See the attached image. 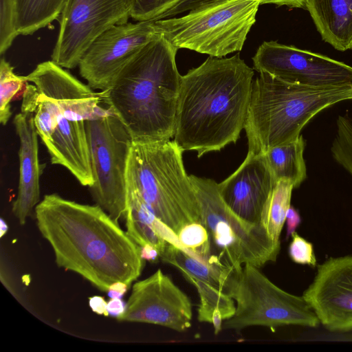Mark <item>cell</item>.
I'll use <instances>...</instances> for the list:
<instances>
[{"instance_id":"6da1fadb","label":"cell","mask_w":352,"mask_h":352,"mask_svg":"<svg viewBox=\"0 0 352 352\" xmlns=\"http://www.w3.org/2000/svg\"><path fill=\"white\" fill-rule=\"evenodd\" d=\"M34 214L59 267L104 292L116 282L130 286L140 276L144 264L140 246L99 206L52 193L40 201Z\"/></svg>"},{"instance_id":"7a4b0ae2","label":"cell","mask_w":352,"mask_h":352,"mask_svg":"<svg viewBox=\"0 0 352 352\" xmlns=\"http://www.w3.org/2000/svg\"><path fill=\"white\" fill-rule=\"evenodd\" d=\"M254 70L239 53L209 56L182 76L174 142L201 157L240 137L250 104Z\"/></svg>"},{"instance_id":"3957f363","label":"cell","mask_w":352,"mask_h":352,"mask_svg":"<svg viewBox=\"0 0 352 352\" xmlns=\"http://www.w3.org/2000/svg\"><path fill=\"white\" fill-rule=\"evenodd\" d=\"M21 112L34 123L52 164L60 165L84 186L94 184L85 121L107 113L104 91H95L63 67L42 62L27 76Z\"/></svg>"},{"instance_id":"277c9868","label":"cell","mask_w":352,"mask_h":352,"mask_svg":"<svg viewBox=\"0 0 352 352\" xmlns=\"http://www.w3.org/2000/svg\"><path fill=\"white\" fill-rule=\"evenodd\" d=\"M178 49L162 34L146 44L104 90L103 102L124 124L133 142L174 137L182 76Z\"/></svg>"},{"instance_id":"5b68a950","label":"cell","mask_w":352,"mask_h":352,"mask_svg":"<svg viewBox=\"0 0 352 352\" xmlns=\"http://www.w3.org/2000/svg\"><path fill=\"white\" fill-rule=\"evenodd\" d=\"M259 74L252 82L244 125L250 153L263 154L295 140L317 113L352 99V84L305 86Z\"/></svg>"},{"instance_id":"8992f818","label":"cell","mask_w":352,"mask_h":352,"mask_svg":"<svg viewBox=\"0 0 352 352\" xmlns=\"http://www.w3.org/2000/svg\"><path fill=\"white\" fill-rule=\"evenodd\" d=\"M183 152L174 140L132 142L126 177V188L135 191L176 235L185 225L200 222L199 204Z\"/></svg>"},{"instance_id":"52a82bcc","label":"cell","mask_w":352,"mask_h":352,"mask_svg":"<svg viewBox=\"0 0 352 352\" xmlns=\"http://www.w3.org/2000/svg\"><path fill=\"white\" fill-rule=\"evenodd\" d=\"M200 208V222L210 238L209 265L221 270H233L245 264L261 268L275 262L280 243L273 241L261 224L248 223L224 203L217 183L190 175Z\"/></svg>"},{"instance_id":"ba28073f","label":"cell","mask_w":352,"mask_h":352,"mask_svg":"<svg viewBox=\"0 0 352 352\" xmlns=\"http://www.w3.org/2000/svg\"><path fill=\"white\" fill-rule=\"evenodd\" d=\"M261 0H206L184 16L156 20L175 47L222 58L242 50Z\"/></svg>"},{"instance_id":"9c48e42d","label":"cell","mask_w":352,"mask_h":352,"mask_svg":"<svg viewBox=\"0 0 352 352\" xmlns=\"http://www.w3.org/2000/svg\"><path fill=\"white\" fill-rule=\"evenodd\" d=\"M221 290L236 302L235 313L223 322L222 329L240 331L252 326L274 329L285 325L309 328L320 325L302 296L282 289L254 265L245 264L227 272Z\"/></svg>"},{"instance_id":"30bf717a","label":"cell","mask_w":352,"mask_h":352,"mask_svg":"<svg viewBox=\"0 0 352 352\" xmlns=\"http://www.w3.org/2000/svg\"><path fill=\"white\" fill-rule=\"evenodd\" d=\"M94 184L89 187L96 204L115 221L127 213L126 169L132 139L109 110L86 120Z\"/></svg>"},{"instance_id":"8fae6325","label":"cell","mask_w":352,"mask_h":352,"mask_svg":"<svg viewBox=\"0 0 352 352\" xmlns=\"http://www.w3.org/2000/svg\"><path fill=\"white\" fill-rule=\"evenodd\" d=\"M133 4L134 0H68L60 16L52 60L66 69L78 66L97 37L128 22Z\"/></svg>"},{"instance_id":"7c38bea8","label":"cell","mask_w":352,"mask_h":352,"mask_svg":"<svg viewBox=\"0 0 352 352\" xmlns=\"http://www.w3.org/2000/svg\"><path fill=\"white\" fill-rule=\"evenodd\" d=\"M162 34L156 20L114 25L97 37L79 64L80 76L93 89L104 91L123 67Z\"/></svg>"},{"instance_id":"4fadbf2b","label":"cell","mask_w":352,"mask_h":352,"mask_svg":"<svg viewBox=\"0 0 352 352\" xmlns=\"http://www.w3.org/2000/svg\"><path fill=\"white\" fill-rule=\"evenodd\" d=\"M254 69L283 81L305 86L352 84V67L328 56L265 41L252 57Z\"/></svg>"},{"instance_id":"5bb4252c","label":"cell","mask_w":352,"mask_h":352,"mask_svg":"<svg viewBox=\"0 0 352 352\" xmlns=\"http://www.w3.org/2000/svg\"><path fill=\"white\" fill-rule=\"evenodd\" d=\"M192 303L161 270L135 282L120 322H144L183 332L191 327Z\"/></svg>"},{"instance_id":"9a60e30c","label":"cell","mask_w":352,"mask_h":352,"mask_svg":"<svg viewBox=\"0 0 352 352\" xmlns=\"http://www.w3.org/2000/svg\"><path fill=\"white\" fill-rule=\"evenodd\" d=\"M303 298L320 324L333 333L352 331V255L330 257L318 265Z\"/></svg>"},{"instance_id":"2e32d148","label":"cell","mask_w":352,"mask_h":352,"mask_svg":"<svg viewBox=\"0 0 352 352\" xmlns=\"http://www.w3.org/2000/svg\"><path fill=\"white\" fill-rule=\"evenodd\" d=\"M276 184L263 154L248 155L240 166L217 184L226 206L242 220L260 224L264 208Z\"/></svg>"},{"instance_id":"e0dca14e","label":"cell","mask_w":352,"mask_h":352,"mask_svg":"<svg viewBox=\"0 0 352 352\" xmlns=\"http://www.w3.org/2000/svg\"><path fill=\"white\" fill-rule=\"evenodd\" d=\"M19 140V179L18 193L12 204V212L23 226L40 202V177L45 168L38 158V135L33 114L20 112L13 119Z\"/></svg>"},{"instance_id":"ac0fdd59","label":"cell","mask_w":352,"mask_h":352,"mask_svg":"<svg viewBox=\"0 0 352 352\" xmlns=\"http://www.w3.org/2000/svg\"><path fill=\"white\" fill-rule=\"evenodd\" d=\"M305 8L325 42L352 50V0H305Z\"/></svg>"},{"instance_id":"d6986e66","label":"cell","mask_w":352,"mask_h":352,"mask_svg":"<svg viewBox=\"0 0 352 352\" xmlns=\"http://www.w3.org/2000/svg\"><path fill=\"white\" fill-rule=\"evenodd\" d=\"M305 140L300 135L295 140L273 147L264 153L272 174L277 182L290 181L294 188H298L307 178L303 157Z\"/></svg>"},{"instance_id":"ffe728a7","label":"cell","mask_w":352,"mask_h":352,"mask_svg":"<svg viewBox=\"0 0 352 352\" xmlns=\"http://www.w3.org/2000/svg\"><path fill=\"white\" fill-rule=\"evenodd\" d=\"M127 189L126 233L140 247L150 244L160 254L168 243L156 232L154 224L157 218L140 197L131 188Z\"/></svg>"},{"instance_id":"44dd1931","label":"cell","mask_w":352,"mask_h":352,"mask_svg":"<svg viewBox=\"0 0 352 352\" xmlns=\"http://www.w3.org/2000/svg\"><path fill=\"white\" fill-rule=\"evenodd\" d=\"M68 0H14L19 34L30 35L60 17Z\"/></svg>"},{"instance_id":"7402d4cb","label":"cell","mask_w":352,"mask_h":352,"mask_svg":"<svg viewBox=\"0 0 352 352\" xmlns=\"http://www.w3.org/2000/svg\"><path fill=\"white\" fill-rule=\"evenodd\" d=\"M161 260L178 269L186 278L204 281L221 290L223 271L190 255L182 249L168 243L160 254Z\"/></svg>"},{"instance_id":"603a6c76","label":"cell","mask_w":352,"mask_h":352,"mask_svg":"<svg viewBox=\"0 0 352 352\" xmlns=\"http://www.w3.org/2000/svg\"><path fill=\"white\" fill-rule=\"evenodd\" d=\"M293 184L288 180L276 182L262 214L260 224L270 238L280 243V236L285 223L286 214L291 206Z\"/></svg>"},{"instance_id":"cb8c5ba5","label":"cell","mask_w":352,"mask_h":352,"mask_svg":"<svg viewBox=\"0 0 352 352\" xmlns=\"http://www.w3.org/2000/svg\"><path fill=\"white\" fill-rule=\"evenodd\" d=\"M197 290L200 302L197 309V319L201 322H212V315L219 309L223 320L232 317L236 311L234 300L219 289L204 281L191 277L186 278Z\"/></svg>"},{"instance_id":"d4e9b609","label":"cell","mask_w":352,"mask_h":352,"mask_svg":"<svg viewBox=\"0 0 352 352\" xmlns=\"http://www.w3.org/2000/svg\"><path fill=\"white\" fill-rule=\"evenodd\" d=\"M27 81L23 76L14 72L13 67L4 58L0 62V122L6 125L11 116V102L25 87Z\"/></svg>"},{"instance_id":"484cf974","label":"cell","mask_w":352,"mask_h":352,"mask_svg":"<svg viewBox=\"0 0 352 352\" xmlns=\"http://www.w3.org/2000/svg\"><path fill=\"white\" fill-rule=\"evenodd\" d=\"M177 236L186 252L209 265L210 238L201 223L192 222L185 225L178 232Z\"/></svg>"},{"instance_id":"4316f807","label":"cell","mask_w":352,"mask_h":352,"mask_svg":"<svg viewBox=\"0 0 352 352\" xmlns=\"http://www.w3.org/2000/svg\"><path fill=\"white\" fill-rule=\"evenodd\" d=\"M330 150L334 160L352 177V119L347 114L338 116L336 120Z\"/></svg>"},{"instance_id":"83f0119b","label":"cell","mask_w":352,"mask_h":352,"mask_svg":"<svg viewBox=\"0 0 352 352\" xmlns=\"http://www.w3.org/2000/svg\"><path fill=\"white\" fill-rule=\"evenodd\" d=\"M189 0H134L131 17L136 21L160 20L173 14Z\"/></svg>"},{"instance_id":"f1b7e54d","label":"cell","mask_w":352,"mask_h":352,"mask_svg":"<svg viewBox=\"0 0 352 352\" xmlns=\"http://www.w3.org/2000/svg\"><path fill=\"white\" fill-rule=\"evenodd\" d=\"M19 32L14 0H0V54L6 52Z\"/></svg>"},{"instance_id":"f546056e","label":"cell","mask_w":352,"mask_h":352,"mask_svg":"<svg viewBox=\"0 0 352 352\" xmlns=\"http://www.w3.org/2000/svg\"><path fill=\"white\" fill-rule=\"evenodd\" d=\"M289 245L288 254L291 260L300 265L314 267L317 260L313 244L294 232Z\"/></svg>"},{"instance_id":"4dcf8cb0","label":"cell","mask_w":352,"mask_h":352,"mask_svg":"<svg viewBox=\"0 0 352 352\" xmlns=\"http://www.w3.org/2000/svg\"><path fill=\"white\" fill-rule=\"evenodd\" d=\"M301 221L302 219L298 211L291 206L287 212L285 219L287 239L296 232Z\"/></svg>"},{"instance_id":"1f68e13d","label":"cell","mask_w":352,"mask_h":352,"mask_svg":"<svg viewBox=\"0 0 352 352\" xmlns=\"http://www.w3.org/2000/svg\"><path fill=\"white\" fill-rule=\"evenodd\" d=\"M89 305L91 310L99 315L108 316L107 302L104 298L99 296H94L89 298Z\"/></svg>"},{"instance_id":"d6a6232c","label":"cell","mask_w":352,"mask_h":352,"mask_svg":"<svg viewBox=\"0 0 352 352\" xmlns=\"http://www.w3.org/2000/svg\"><path fill=\"white\" fill-rule=\"evenodd\" d=\"M107 309L109 315L117 318L124 312L126 304L121 298H111L107 302Z\"/></svg>"},{"instance_id":"836d02e7","label":"cell","mask_w":352,"mask_h":352,"mask_svg":"<svg viewBox=\"0 0 352 352\" xmlns=\"http://www.w3.org/2000/svg\"><path fill=\"white\" fill-rule=\"evenodd\" d=\"M129 287L124 283L116 282L110 285L107 292L111 298H121L127 291Z\"/></svg>"},{"instance_id":"e575fe53","label":"cell","mask_w":352,"mask_h":352,"mask_svg":"<svg viewBox=\"0 0 352 352\" xmlns=\"http://www.w3.org/2000/svg\"><path fill=\"white\" fill-rule=\"evenodd\" d=\"M275 4L278 6H286L289 8H305V0H261V5Z\"/></svg>"},{"instance_id":"d590c367","label":"cell","mask_w":352,"mask_h":352,"mask_svg":"<svg viewBox=\"0 0 352 352\" xmlns=\"http://www.w3.org/2000/svg\"><path fill=\"white\" fill-rule=\"evenodd\" d=\"M140 248V255L142 259L155 261L160 257L159 250L153 245L146 244Z\"/></svg>"},{"instance_id":"8d00e7d4","label":"cell","mask_w":352,"mask_h":352,"mask_svg":"<svg viewBox=\"0 0 352 352\" xmlns=\"http://www.w3.org/2000/svg\"><path fill=\"white\" fill-rule=\"evenodd\" d=\"M222 314L219 309H215L212 315V324L214 327V333L217 335L221 331L223 321Z\"/></svg>"},{"instance_id":"74e56055","label":"cell","mask_w":352,"mask_h":352,"mask_svg":"<svg viewBox=\"0 0 352 352\" xmlns=\"http://www.w3.org/2000/svg\"><path fill=\"white\" fill-rule=\"evenodd\" d=\"M1 280L2 282V283L4 285V286L7 288V289L10 292L12 293V294H13L14 296L15 295L14 294V288L12 287V285L10 281V279L8 278V276H7V274L5 273H3V270L1 269Z\"/></svg>"},{"instance_id":"f35d334b","label":"cell","mask_w":352,"mask_h":352,"mask_svg":"<svg viewBox=\"0 0 352 352\" xmlns=\"http://www.w3.org/2000/svg\"><path fill=\"white\" fill-rule=\"evenodd\" d=\"M8 226L3 219H0V237L2 238L7 232Z\"/></svg>"}]
</instances>
